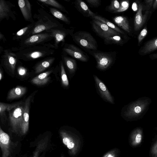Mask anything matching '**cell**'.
Instances as JSON below:
<instances>
[{
    "instance_id": "cell-4",
    "label": "cell",
    "mask_w": 157,
    "mask_h": 157,
    "mask_svg": "<svg viewBox=\"0 0 157 157\" xmlns=\"http://www.w3.org/2000/svg\"><path fill=\"white\" fill-rule=\"evenodd\" d=\"M53 39L52 35L49 32L35 34L20 41L19 47L17 48L21 49L41 44L42 45Z\"/></svg>"
},
{
    "instance_id": "cell-40",
    "label": "cell",
    "mask_w": 157,
    "mask_h": 157,
    "mask_svg": "<svg viewBox=\"0 0 157 157\" xmlns=\"http://www.w3.org/2000/svg\"><path fill=\"white\" fill-rule=\"evenodd\" d=\"M86 1L90 6L94 7L99 6L101 3L100 0H86Z\"/></svg>"
},
{
    "instance_id": "cell-12",
    "label": "cell",
    "mask_w": 157,
    "mask_h": 157,
    "mask_svg": "<svg viewBox=\"0 0 157 157\" xmlns=\"http://www.w3.org/2000/svg\"><path fill=\"white\" fill-rule=\"evenodd\" d=\"M15 5L9 1H0V22L4 19L8 20L10 18L13 21L16 19V12L13 9Z\"/></svg>"
},
{
    "instance_id": "cell-13",
    "label": "cell",
    "mask_w": 157,
    "mask_h": 157,
    "mask_svg": "<svg viewBox=\"0 0 157 157\" xmlns=\"http://www.w3.org/2000/svg\"><path fill=\"white\" fill-rule=\"evenodd\" d=\"M63 49L68 54L79 61L86 62L88 60V56L74 45L66 44Z\"/></svg>"
},
{
    "instance_id": "cell-35",
    "label": "cell",
    "mask_w": 157,
    "mask_h": 157,
    "mask_svg": "<svg viewBox=\"0 0 157 157\" xmlns=\"http://www.w3.org/2000/svg\"><path fill=\"white\" fill-rule=\"evenodd\" d=\"M46 145V142L44 140H41L38 144L33 157H38L39 152L44 149Z\"/></svg>"
},
{
    "instance_id": "cell-10",
    "label": "cell",
    "mask_w": 157,
    "mask_h": 157,
    "mask_svg": "<svg viewBox=\"0 0 157 157\" xmlns=\"http://www.w3.org/2000/svg\"><path fill=\"white\" fill-rule=\"evenodd\" d=\"M93 78L97 93L100 97L106 102L115 104L114 98L105 84L97 75H94Z\"/></svg>"
},
{
    "instance_id": "cell-18",
    "label": "cell",
    "mask_w": 157,
    "mask_h": 157,
    "mask_svg": "<svg viewBox=\"0 0 157 157\" xmlns=\"http://www.w3.org/2000/svg\"><path fill=\"white\" fill-rule=\"evenodd\" d=\"M31 97V96H29L25 103L23 121L21 131V133L22 135L25 134L29 129V106Z\"/></svg>"
},
{
    "instance_id": "cell-41",
    "label": "cell",
    "mask_w": 157,
    "mask_h": 157,
    "mask_svg": "<svg viewBox=\"0 0 157 157\" xmlns=\"http://www.w3.org/2000/svg\"><path fill=\"white\" fill-rule=\"evenodd\" d=\"M17 71L19 75L21 76L25 75L27 72V69L24 67L20 66L17 68Z\"/></svg>"
},
{
    "instance_id": "cell-15",
    "label": "cell",
    "mask_w": 157,
    "mask_h": 157,
    "mask_svg": "<svg viewBox=\"0 0 157 157\" xmlns=\"http://www.w3.org/2000/svg\"><path fill=\"white\" fill-rule=\"evenodd\" d=\"M143 5L141 3L138 4V10L135 15L134 22V29L135 31H139L145 24L149 14V11H146L144 14L142 13Z\"/></svg>"
},
{
    "instance_id": "cell-3",
    "label": "cell",
    "mask_w": 157,
    "mask_h": 157,
    "mask_svg": "<svg viewBox=\"0 0 157 157\" xmlns=\"http://www.w3.org/2000/svg\"><path fill=\"white\" fill-rule=\"evenodd\" d=\"M15 52L18 59L24 61L33 60L53 54L55 51L44 44L25 48L12 49Z\"/></svg>"
},
{
    "instance_id": "cell-39",
    "label": "cell",
    "mask_w": 157,
    "mask_h": 157,
    "mask_svg": "<svg viewBox=\"0 0 157 157\" xmlns=\"http://www.w3.org/2000/svg\"><path fill=\"white\" fill-rule=\"evenodd\" d=\"M154 0H146L144 1L146 5L145 6H143V10L149 11L151 7L153 6Z\"/></svg>"
},
{
    "instance_id": "cell-38",
    "label": "cell",
    "mask_w": 157,
    "mask_h": 157,
    "mask_svg": "<svg viewBox=\"0 0 157 157\" xmlns=\"http://www.w3.org/2000/svg\"><path fill=\"white\" fill-rule=\"evenodd\" d=\"M118 151L117 149H113L105 154L103 157H117Z\"/></svg>"
},
{
    "instance_id": "cell-17",
    "label": "cell",
    "mask_w": 157,
    "mask_h": 157,
    "mask_svg": "<svg viewBox=\"0 0 157 157\" xmlns=\"http://www.w3.org/2000/svg\"><path fill=\"white\" fill-rule=\"evenodd\" d=\"M18 5L25 20L31 23L35 21L32 17L31 5L28 0H19Z\"/></svg>"
},
{
    "instance_id": "cell-14",
    "label": "cell",
    "mask_w": 157,
    "mask_h": 157,
    "mask_svg": "<svg viewBox=\"0 0 157 157\" xmlns=\"http://www.w3.org/2000/svg\"><path fill=\"white\" fill-rule=\"evenodd\" d=\"M46 32L50 33L52 35L54 40L53 45L55 49L58 48L60 43H62V44H64L65 38L69 33L63 27L53 28Z\"/></svg>"
},
{
    "instance_id": "cell-29",
    "label": "cell",
    "mask_w": 157,
    "mask_h": 157,
    "mask_svg": "<svg viewBox=\"0 0 157 157\" xmlns=\"http://www.w3.org/2000/svg\"><path fill=\"white\" fill-rule=\"evenodd\" d=\"M105 43L106 44H115L122 46L125 41L121 35H117L104 39Z\"/></svg>"
},
{
    "instance_id": "cell-44",
    "label": "cell",
    "mask_w": 157,
    "mask_h": 157,
    "mask_svg": "<svg viewBox=\"0 0 157 157\" xmlns=\"http://www.w3.org/2000/svg\"><path fill=\"white\" fill-rule=\"evenodd\" d=\"M149 57L152 60L157 59V53L151 54Z\"/></svg>"
},
{
    "instance_id": "cell-33",
    "label": "cell",
    "mask_w": 157,
    "mask_h": 157,
    "mask_svg": "<svg viewBox=\"0 0 157 157\" xmlns=\"http://www.w3.org/2000/svg\"><path fill=\"white\" fill-rule=\"evenodd\" d=\"M21 105L20 102L12 104H8L1 102L0 103V114H2L6 110H12Z\"/></svg>"
},
{
    "instance_id": "cell-20",
    "label": "cell",
    "mask_w": 157,
    "mask_h": 157,
    "mask_svg": "<svg viewBox=\"0 0 157 157\" xmlns=\"http://www.w3.org/2000/svg\"><path fill=\"white\" fill-rule=\"evenodd\" d=\"M157 50V36L146 42L140 49L138 53L140 55L145 56Z\"/></svg>"
},
{
    "instance_id": "cell-28",
    "label": "cell",
    "mask_w": 157,
    "mask_h": 157,
    "mask_svg": "<svg viewBox=\"0 0 157 157\" xmlns=\"http://www.w3.org/2000/svg\"><path fill=\"white\" fill-rule=\"evenodd\" d=\"M92 18L98 20L103 23L110 28L119 33L121 34L124 35H125L124 33L122 30L117 27L114 24L105 18L100 16L96 15L93 17Z\"/></svg>"
},
{
    "instance_id": "cell-46",
    "label": "cell",
    "mask_w": 157,
    "mask_h": 157,
    "mask_svg": "<svg viewBox=\"0 0 157 157\" xmlns=\"http://www.w3.org/2000/svg\"><path fill=\"white\" fill-rule=\"evenodd\" d=\"M152 7L154 10H155L157 8V0H154Z\"/></svg>"
},
{
    "instance_id": "cell-26",
    "label": "cell",
    "mask_w": 157,
    "mask_h": 157,
    "mask_svg": "<svg viewBox=\"0 0 157 157\" xmlns=\"http://www.w3.org/2000/svg\"><path fill=\"white\" fill-rule=\"evenodd\" d=\"M131 136V142L132 145L135 146L139 144L143 137L142 129L140 128L135 129L132 132Z\"/></svg>"
},
{
    "instance_id": "cell-22",
    "label": "cell",
    "mask_w": 157,
    "mask_h": 157,
    "mask_svg": "<svg viewBox=\"0 0 157 157\" xmlns=\"http://www.w3.org/2000/svg\"><path fill=\"white\" fill-rule=\"evenodd\" d=\"M113 20L117 25L125 31L128 33L131 32V28L127 17L123 16H117L113 18Z\"/></svg>"
},
{
    "instance_id": "cell-1",
    "label": "cell",
    "mask_w": 157,
    "mask_h": 157,
    "mask_svg": "<svg viewBox=\"0 0 157 157\" xmlns=\"http://www.w3.org/2000/svg\"><path fill=\"white\" fill-rule=\"evenodd\" d=\"M151 102L148 97L139 98L124 106L121 109V115L127 121L139 119L145 114Z\"/></svg>"
},
{
    "instance_id": "cell-47",
    "label": "cell",
    "mask_w": 157,
    "mask_h": 157,
    "mask_svg": "<svg viewBox=\"0 0 157 157\" xmlns=\"http://www.w3.org/2000/svg\"><path fill=\"white\" fill-rule=\"evenodd\" d=\"M2 77V71L1 68L0 69V80H1Z\"/></svg>"
},
{
    "instance_id": "cell-11",
    "label": "cell",
    "mask_w": 157,
    "mask_h": 157,
    "mask_svg": "<svg viewBox=\"0 0 157 157\" xmlns=\"http://www.w3.org/2000/svg\"><path fill=\"white\" fill-rule=\"evenodd\" d=\"M92 26L94 31L103 39L115 35H121L105 24L97 20L93 19Z\"/></svg>"
},
{
    "instance_id": "cell-5",
    "label": "cell",
    "mask_w": 157,
    "mask_h": 157,
    "mask_svg": "<svg viewBox=\"0 0 157 157\" xmlns=\"http://www.w3.org/2000/svg\"><path fill=\"white\" fill-rule=\"evenodd\" d=\"M72 36L75 42L86 49L93 50L97 49V41L91 34L88 32H77L72 35Z\"/></svg>"
},
{
    "instance_id": "cell-9",
    "label": "cell",
    "mask_w": 157,
    "mask_h": 157,
    "mask_svg": "<svg viewBox=\"0 0 157 157\" xmlns=\"http://www.w3.org/2000/svg\"><path fill=\"white\" fill-rule=\"evenodd\" d=\"M96 61V67L99 70L104 71L109 68L114 63L112 55L103 52H94L92 54Z\"/></svg>"
},
{
    "instance_id": "cell-24",
    "label": "cell",
    "mask_w": 157,
    "mask_h": 157,
    "mask_svg": "<svg viewBox=\"0 0 157 157\" xmlns=\"http://www.w3.org/2000/svg\"><path fill=\"white\" fill-rule=\"evenodd\" d=\"M75 4L77 9L84 16L92 18L96 15L90 9L87 5L83 1L81 0H77L75 2Z\"/></svg>"
},
{
    "instance_id": "cell-34",
    "label": "cell",
    "mask_w": 157,
    "mask_h": 157,
    "mask_svg": "<svg viewBox=\"0 0 157 157\" xmlns=\"http://www.w3.org/2000/svg\"><path fill=\"white\" fill-rule=\"evenodd\" d=\"M120 4L117 0H113L111 1L110 5L108 6L107 10L112 13H114L120 8Z\"/></svg>"
},
{
    "instance_id": "cell-21",
    "label": "cell",
    "mask_w": 157,
    "mask_h": 157,
    "mask_svg": "<svg viewBox=\"0 0 157 157\" xmlns=\"http://www.w3.org/2000/svg\"><path fill=\"white\" fill-rule=\"evenodd\" d=\"M55 59V57H50L39 62L35 67V73H39L45 70L51 66Z\"/></svg>"
},
{
    "instance_id": "cell-30",
    "label": "cell",
    "mask_w": 157,
    "mask_h": 157,
    "mask_svg": "<svg viewBox=\"0 0 157 157\" xmlns=\"http://www.w3.org/2000/svg\"><path fill=\"white\" fill-rule=\"evenodd\" d=\"M49 9L50 13L54 17L67 24H70V21L69 18L58 9L52 7H49Z\"/></svg>"
},
{
    "instance_id": "cell-42",
    "label": "cell",
    "mask_w": 157,
    "mask_h": 157,
    "mask_svg": "<svg viewBox=\"0 0 157 157\" xmlns=\"http://www.w3.org/2000/svg\"><path fill=\"white\" fill-rule=\"evenodd\" d=\"M151 153L155 157H157V141L153 146L151 150Z\"/></svg>"
},
{
    "instance_id": "cell-36",
    "label": "cell",
    "mask_w": 157,
    "mask_h": 157,
    "mask_svg": "<svg viewBox=\"0 0 157 157\" xmlns=\"http://www.w3.org/2000/svg\"><path fill=\"white\" fill-rule=\"evenodd\" d=\"M129 6V2L128 0L123 1L120 4V6L119 9L114 13H120L126 10L128 8Z\"/></svg>"
},
{
    "instance_id": "cell-45",
    "label": "cell",
    "mask_w": 157,
    "mask_h": 157,
    "mask_svg": "<svg viewBox=\"0 0 157 157\" xmlns=\"http://www.w3.org/2000/svg\"><path fill=\"white\" fill-rule=\"evenodd\" d=\"M0 40H2L4 43H5L6 40L5 36L1 32H0Z\"/></svg>"
},
{
    "instance_id": "cell-27",
    "label": "cell",
    "mask_w": 157,
    "mask_h": 157,
    "mask_svg": "<svg viewBox=\"0 0 157 157\" xmlns=\"http://www.w3.org/2000/svg\"><path fill=\"white\" fill-rule=\"evenodd\" d=\"M65 64L69 72L73 75L77 69L76 61L74 59L67 56H62Z\"/></svg>"
},
{
    "instance_id": "cell-6",
    "label": "cell",
    "mask_w": 157,
    "mask_h": 157,
    "mask_svg": "<svg viewBox=\"0 0 157 157\" xmlns=\"http://www.w3.org/2000/svg\"><path fill=\"white\" fill-rule=\"evenodd\" d=\"M24 106L18 105L9 112V119L12 131L18 133L21 129L23 121Z\"/></svg>"
},
{
    "instance_id": "cell-37",
    "label": "cell",
    "mask_w": 157,
    "mask_h": 157,
    "mask_svg": "<svg viewBox=\"0 0 157 157\" xmlns=\"http://www.w3.org/2000/svg\"><path fill=\"white\" fill-rule=\"evenodd\" d=\"M147 31L146 27L144 28L140 32L137 37L138 44H140L147 34Z\"/></svg>"
},
{
    "instance_id": "cell-2",
    "label": "cell",
    "mask_w": 157,
    "mask_h": 157,
    "mask_svg": "<svg viewBox=\"0 0 157 157\" xmlns=\"http://www.w3.org/2000/svg\"><path fill=\"white\" fill-rule=\"evenodd\" d=\"M38 13L34 14L33 17L37 20L29 36L45 32L51 29L63 27L62 24L55 19L42 9L38 10Z\"/></svg>"
},
{
    "instance_id": "cell-23",
    "label": "cell",
    "mask_w": 157,
    "mask_h": 157,
    "mask_svg": "<svg viewBox=\"0 0 157 157\" xmlns=\"http://www.w3.org/2000/svg\"><path fill=\"white\" fill-rule=\"evenodd\" d=\"M53 72L52 70L42 73L33 78L31 82L34 84L43 85L46 84L49 80L48 76Z\"/></svg>"
},
{
    "instance_id": "cell-19",
    "label": "cell",
    "mask_w": 157,
    "mask_h": 157,
    "mask_svg": "<svg viewBox=\"0 0 157 157\" xmlns=\"http://www.w3.org/2000/svg\"><path fill=\"white\" fill-rule=\"evenodd\" d=\"M35 22V21L30 23L16 33H13V40L20 42L29 37L30 33L34 26Z\"/></svg>"
},
{
    "instance_id": "cell-43",
    "label": "cell",
    "mask_w": 157,
    "mask_h": 157,
    "mask_svg": "<svg viewBox=\"0 0 157 157\" xmlns=\"http://www.w3.org/2000/svg\"><path fill=\"white\" fill-rule=\"evenodd\" d=\"M132 9L134 11H137L138 10V4L136 2H134L132 5Z\"/></svg>"
},
{
    "instance_id": "cell-7",
    "label": "cell",
    "mask_w": 157,
    "mask_h": 157,
    "mask_svg": "<svg viewBox=\"0 0 157 157\" xmlns=\"http://www.w3.org/2000/svg\"><path fill=\"white\" fill-rule=\"evenodd\" d=\"M60 134L63 143L67 147L70 155H75L78 151L80 143L78 139L73 134L65 130H61Z\"/></svg>"
},
{
    "instance_id": "cell-16",
    "label": "cell",
    "mask_w": 157,
    "mask_h": 157,
    "mask_svg": "<svg viewBox=\"0 0 157 157\" xmlns=\"http://www.w3.org/2000/svg\"><path fill=\"white\" fill-rule=\"evenodd\" d=\"M0 146L2 157H9L10 154L11 141L9 135L0 128Z\"/></svg>"
},
{
    "instance_id": "cell-48",
    "label": "cell",
    "mask_w": 157,
    "mask_h": 157,
    "mask_svg": "<svg viewBox=\"0 0 157 157\" xmlns=\"http://www.w3.org/2000/svg\"><path fill=\"white\" fill-rule=\"evenodd\" d=\"M4 49H3V47L1 46H0V54H1L4 51Z\"/></svg>"
},
{
    "instance_id": "cell-32",
    "label": "cell",
    "mask_w": 157,
    "mask_h": 157,
    "mask_svg": "<svg viewBox=\"0 0 157 157\" xmlns=\"http://www.w3.org/2000/svg\"><path fill=\"white\" fill-rule=\"evenodd\" d=\"M60 67L61 77L62 84L64 87L67 88L69 86V82L63 63L62 61L60 62Z\"/></svg>"
},
{
    "instance_id": "cell-49",
    "label": "cell",
    "mask_w": 157,
    "mask_h": 157,
    "mask_svg": "<svg viewBox=\"0 0 157 157\" xmlns=\"http://www.w3.org/2000/svg\"></svg>"
},
{
    "instance_id": "cell-31",
    "label": "cell",
    "mask_w": 157,
    "mask_h": 157,
    "mask_svg": "<svg viewBox=\"0 0 157 157\" xmlns=\"http://www.w3.org/2000/svg\"><path fill=\"white\" fill-rule=\"evenodd\" d=\"M38 1L46 5L55 7L60 10L68 13L65 8L59 2L55 0H38Z\"/></svg>"
},
{
    "instance_id": "cell-25",
    "label": "cell",
    "mask_w": 157,
    "mask_h": 157,
    "mask_svg": "<svg viewBox=\"0 0 157 157\" xmlns=\"http://www.w3.org/2000/svg\"><path fill=\"white\" fill-rule=\"evenodd\" d=\"M26 92V87L22 86H17L10 90L7 96V99L12 100L19 98L23 96Z\"/></svg>"
},
{
    "instance_id": "cell-8",
    "label": "cell",
    "mask_w": 157,
    "mask_h": 157,
    "mask_svg": "<svg viewBox=\"0 0 157 157\" xmlns=\"http://www.w3.org/2000/svg\"><path fill=\"white\" fill-rule=\"evenodd\" d=\"M1 56L2 65L12 73L15 71L18 59L15 52L10 49H4Z\"/></svg>"
}]
</instances>
